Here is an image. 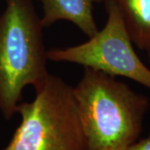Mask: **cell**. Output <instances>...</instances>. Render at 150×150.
Returning <instances> with one entry per match:
<instances>
[{
    "label": "cell",
    "instance_id": "6da1fadb",
    "mask_svg": "<svg viewBox=\"0 0 150 150\" xmlns=\"http://www.w3.org/2000/svg\"><path fill=\"white\" fill-rule=\"evenodd\" d=\"M73 93L88 150H126L139 139L149 100L115 77L84 68Z\"/></svg>",
    "mask_w": 150,
    "mask_h": 150
},
{
    "label": "cell",
    "instance_id": "7a4b0ae2",
    "mask_svg": "<svg viewBox=\"0 0 150 150\" xmlns=\"http://www.w3.org/2000/svg\"><path fill=\"white\" fill-rule=\"evenodd\" d=\"M5 4L0 14V112L10 120L25 88H38L49 73L44 28L33 0H5Z\"/></svg>",
    "mask_w": 150,
    "mask_h": 150
},
{
    "label": "cell",
    "instance_id": "3957f363",
    "mask_svg": "<svg viewBox=\"0 0 150 150\" xmlns=\"http://www.w3.org/2000/svg\"><path fill=\"white\" fill-rule=\"evenodd\" d=\"M17 113L20 124L2 150H88L73 87L59 76L49 74Z\"/></svg>",
    "mask_w": 150,
    "mask_h": 150
},
{
    "label": "cell",
    "instance_id": "277c9868",
    "mask_svg": "<svg viewBox=\"0 0 150 150\" xmlns=\"http://www.w3.org/2000/svg\"><path fill=\"white\" fill-rule=\"evenodd\" d=\"M103 4L108 18L101 30L84 43L48 49V59L124 77L150 90V68L136 54L120 11L112 0H103Z\"/></svg>",
    "mask_w": 150,
    "mask_h": 150
},
{
    "label": "cell",
    "instance_id": "5b68a950",
    "mask_svg": "<svg viewBox=\"0 0 150 150\" xmlns=\"http://www.w3.org/2000/svg\"><path fill=\"white\" fill-rule=\"evenodd\" d=\"M42 5L43 28L64 20L74 23L88 38L98 32L93 16V5L103 0H37Z\"/></svg>",
    "mask_w": 150,
    "mask_h": 150
},
{
    "label": "cell",
    "instance_id": "8992f818",
    "mask_svg": "<svg viewBox=\"0 0 150 150\" xmlns=\"http://www.w3.org/2000/svg\"><path fill=\"white\" fill-rule=\"evenodd\" d=\"M123 17L132 42L140 50L150 43V0H112Z\"/></svg>",
    "mask_w": 150,
    "mask_h": 150
},
{
    "label": "cell",
    "instance_id": "52a82bcc",
    "mask_svg": "<svg viewBox=\"0 0 150 150\" xmlns=\"http://www.w3.org/2000/svg\"><path fill=\"white\" fill-rule=\"evenodd\" d=\"M126 150H150V134L143 139H139Z\"/></svg>",
    "mask_w": 150,
    "mask_h": 150
},
{
    "label": "cell",
    "instance_id": "ba28073f",
    "mask_svg": "<svg viewBox=\"0 0 150 150\" xmlns=\"http://www.w3.org/2000/svg\"><path fill=\"white\" fill-rule=\"evenodd\" d=\"M146 52H147V54H148V59H149V64H150V43L149 45L146 48V50H145Z\"/></svg>",
    "mask_w": 150,
    "mask_h": 150
}]
</instances>
